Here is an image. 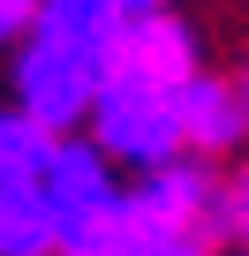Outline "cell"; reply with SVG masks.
Instances as JSON below:
<instances>
[{
  "instance_id": "9c48e42d",
  "label": "cell",
  "mask_w": 249,
  "mask_h": 256,
  "mask_svg": "<svg viewBox=\"0 0 249 256\" xmlns=\"http://www.w3.org/2000/svg\"><path fill=\"white\" fill-rule=\"evenodd\" d=\"M219 234H234L241 256H249V158H241V174H234L226 196H219Z\"/></svg>"
},
{
  "instance_id": "8fae6325",
  "label": "cell",
  "mask_w": 249,
  "mask_h": 256,
  "mask_svg": "<svg viewBox=\"0 0 249 256\" xmlns=\"http://www.w3.org/2000/svg\"><path fill=\"white\" fill-rule=\"evenodd\" d=\"M136 256H211L204 241H166V248H136Z\"/></svg>"
},
{
  "instance_id": "6da1fadb",
  "label": "cell",
  "mask_w": 249,
  "mask_h": 256,
  "mask_svg": "<svg viewBox=\"0 0 249 256\" xmlns=\"http://www.w3.org/2000/svg\"><path fill=\"white\" fill-rule=\"evenodd\" d=\"M46 204H53V226H61V248L68 256H121V226H129V196L113 181V158L98 144H53V166H46Z\"/></svg>"
},
{
  "instance_id": "ba28073f",
  "label": "cell",
  "mask_w": 249,
  "mask_h": 256,
  "mask_svg": "<svg viewBox=\"0 0 249 256\" xmlns=\"http://www.w3.org/2000/svg\"><path fill=\"white\" fill-rule=\"evenodd\" d=\"M53 128L46 120H31V113H8L0 120V181H46V166H53Z\"/></svg>"
},
{
  "instance_id": "52a82bcc",
  "label": "cell",
  "mask_w": 249,
  "mask_h": 256,
  "mask_svg": "<svg viewBox=\"0 0 249 256\" xmlns=\"http://www.w3.org/2000/svg\"><path fill=\"white\" fill-rule=\"evenodd\" d=\"M0 256H61V226L38 181H0Z\"/></svg>"
},
{
  "instance_id": "4fadbf2b",
  "label": "cell",
  "mask_w": 249,
  "mask_h": 256,
  "mask_svg": "<svg viewBox=\"0 0 249 256\" xmlns=\"http://www.w3.org/2000/svg\"><path fill=\"white\" fill-rule=\"evenodd\" d=\"M234 83H241V106H249V60H241V76H234Z\"/></svg>"
},
{
  "instance_id": "8992f818",
  "label": "cell",
  "mask_w": 249,
  "mask_h": 256,
  "mask_svg": "<svg viewBox=\"0 0 249 256\" xmlns=\"http://www.w3.org/2000/svg\"><path fill=\"white\" fill-rule=\"evenodd\" d=\"M241 136H249V106H241V83H226V76H189L181 83V144H189V158H219V151H241Z\"/></svg>"
},
{
  "instance_id": "7a4b0ae2",
  "label": "cell",
  "mask_w": 249,
  "mask_h": 256,
  "mask_svg": "<svg viewBox=\"0 0 249 256\" xmlns=\"http://www.w3.org/2000/svg\"><path fill=\"white\" fill-rule=\"evenodd\" d=\"M219 196L226 181L204 158H166L129 188V226H121V256L136 248H166V241H211L219 234Z\"/></svg>"
},
{
  "instance_id": "5b68a950",
  "label": "cell",
  "mask_w": 249,
  "mask_h": 256,
  "mask_svg": "<svg viewBox=\"0 0 249 256\" xmlns=\"http://www.w3.org/2000/svg\"><path fill=\"white\" fill-rule=\"evenodd\" d=\"M106 76H129V83H151V90H181L196 76V30L181 16H166V8L159 16H121Z\"/></svg>"
},
{
  "instance_id": "7c38bea8",
  "label": "cell",
  "mask_w": 249,
  "mask_h": 256,
  "mask_svg": "<svg viewBox=\"0 0 249 256\" xmlns=\"http://www.w3.org/2000/svg\"><path fill=\"white\" fill-rule=\"evenodd\" d=\"M166 0H113V16H159Z\"/></svg>"
},
{
  "instance_id": "5bb4252c",
  "label": "cell",
  "mask_w": 249,
  "mask_h": 256,
  "mask_svg": "<svg viewBox=\"0 0 249 256\" xmlns=\"http://www.w3.org/2000/svg\"><path fill=\"white\" fill-rule=\"evenodd\" d=\"M61 256H68V248H61Z\"/></svg>"
},
{
  "instance_id": "277c9868",
  "label": "cell",
  "mask_w": 249,
  "mask_h": 256,
  "mask_svg": "<svg viewBox=\"0 0 249 256\" xmlns=\"http://www.w3.org/2000/svg\"><path fill=\"white\" fill-rule=\"evenodd\" d=\"M98 83H106V60L98 53L23 30V53H16V113H31V120L53 128V136H68L76 120H91Z\"/></svg>"
},
{
  "instance_id": "3957f363",
  "label": "cell",
  "mask_w": 249,
  "mask_h": 256,
  "mask_svg": "<svg viewBox=\"0 0 249 256\" xmlns=\"http://www.w3.org/2000/svg\"><path fill=\"white\" fill-rule=\"evenodd\" d=\"M91 144L121 166H166L181 158V90H151V83H129V76H106L98 83V106H91Z\"/></svg>"
},
{
  "instance_id": "30bf717a",
  "label": "cell",
  "mask_w": 249,
  "mask_h": 256,
  "mask_svg": "<svg viewBox=\"0 0 249 256\" xmlns=\"http://www.w3.org/2000/svg\"><path fill=\"white\" fill-rule=\"evenodd\" d=\"M31 16H38V0H0V46L23 38V30H31Z\"/></svg>"
}]
</instances>
